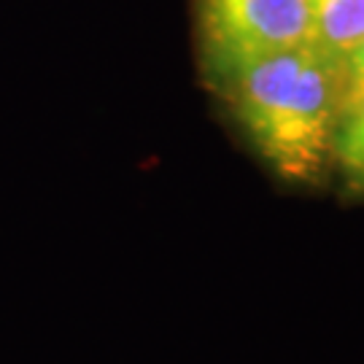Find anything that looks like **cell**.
Segmentation results:
<instances>
[{"mask_svg":"<svg viewBox=\"0 0 364 364\" xmlns=\"http://www.w3.org/2000/svg\"><path fill=\"white\" fill-rule=\"evenodd\" d=\"M332 165L351 189L364 192V90L351 92L343 100L332 144Z\"/></svg>","mask_w":364,"mask_h":364,"instance_id":"cell-4","label":"cell"},{"mask_svg":"<svg viewBox=\"0 0 364 364\" xmlns=\"http://www.w3.org/2000/svg\"><path fill=\"white\" fill-rule=\"evenodd\" d=\"M311 43L340 63L364 38V0H305Z\"/></svg>","mask_w":364,"mask_h":364,"instance_id":"cell-3","label":"cell"},{"mask_svg":"<svg viewBox=\"0 0 364 364\" xmlns=\"http://www.w3.org/2000/svg\"><path fill=\"white\" fill-rule=\"evenodd\" d=\"M205 78L219 90L251 63L311 43L305 0H197Z\"/></svg>","mask_w":364,"mask_h":364,"instance_id":"cell-2","label":"cell"},{"mask_svg":"<svg viewBox=\"0 0 364 364\" xmlns=\"http://www.w3.org/2000/svg\"><path fill=\"white\" fill-rule=\"evenodd\" d=\"M216 92L281 178L316 181L332 165L346 90L340 63L313 43L251 63Z\"/></svg>","mask_w":364,"mask_h":364,"instance_id":"cell-1","label":"cell"},{"mask_svg":"<svg viewBox=\"0 0 364 364\" xmlns=\"http://www.w3.org/2000/svg\"><path fill=\"white\" fill-rule=\"evenodd\" d=\"M340 73H343V90H346V95L364 90V38L340 60Z\"/></svg>","mask_w":364,"mask_h":364,"instance_id":"cell-5","label":"cell"}]
</instances>
